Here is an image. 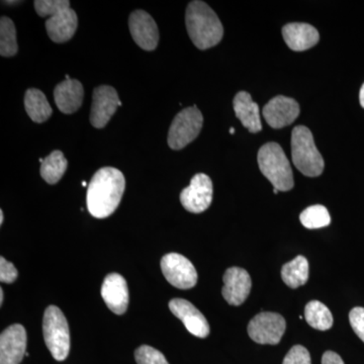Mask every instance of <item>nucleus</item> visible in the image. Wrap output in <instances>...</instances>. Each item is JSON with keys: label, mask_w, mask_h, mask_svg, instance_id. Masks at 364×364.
<instances>
[{"label": "nucleus", "mask_w": 364, "mask_h": 364, "mask_svg": "<svg viewBox=\"0 0 364 364\" xmlns=\"http://www.w3.org/2000/svg\"><path fill=\"white\" fill-rule=\"evenodd\" d=\"M223 280L222 294L227 303L232 306L242 305L247 299L252 287L249 273L240 267L228 268Z\"/></svg>", "instance_id": "obj_14"}, {"label": "nucleus", "mask_w": 364, "mask_h": 364, "mask_svg": "<svg viewBox=\"0 0 364 364\" xmlns=\"http://www.w3.org/2000/svg\"><path fill=\"white\" fill-rule=\"evenodd\" d=\"M305 318L308 324L314 329L326 331L333 326V316L329 309L318 301L306 304Z\"/></svg>", "instance_id": "obj_24"}, {"label": "nucleus", "mask_w": 364, "mask_h": 364, "mask_svg": "<svg viewBox=\"0 0 364 364\" xmlns=\"http://www.w3.org/2000/svg\"><path fill=\"white\" fill-rule=\"evenodd\" d=\"M82 186H87V183H86L85 181H82Z\"/></svg>", "instance_id": "obj_38"}, {"label": "nucleus", "mask_w": 364, "mask_h": 364, "mask_svg": "<svg viewBox=\"0 0 364 364\" xmlns=\"http://www.w3.org/2000/svg\"><path fill=\"white\" fill-rule=\"evenodd\" d=\"M322 364H344V363L338 354L333 351H327L323 355Z\"/></svg>", "instance_id": "obj_32"}, {"label": "nucleus", "mask_w": 364, "mask_h": 364, "mask_svg": "<svg viewBox=\"0 0 364 364\" xmlns=\"http://www.w3.org/2000/svg\"><path fill=\"white\" fill-rule=\"evenodd\" d=\"M4 212H2V210H0V225L4 224Z\"/></svg>", "instance_id": "obj_35"}, {"label": "nucleus", "mask_w": 364, "mask_h": 364, "mask_svg": "<svg viewBox=\"0 0 364 364\" xmlns=\"http://www.w3.org/2000/svg\"><path fill=\"white\" fill-rule=\"evenodd\" d=\"M67 167L68 162L63 153L59 150L53 151L41 165V176L47 183L56 184L63 177Z\"/></svg>", "instance_id": "obj_23"}, {"label": "nucleus", "mask_w": 364, "mask_h": 364, "mask_svg": "<svg viewBox=\"0 0 364 364\" xmlns=\"http://www.w3.org/2000/svg\"><path fill=\"white\" fill-rule=\"evenodd\" d=\"M234 133H235V129L234 128L230 129V134H232V135H234Z\"/></svg>", "instance_id": "obj_37"}, {"label": "nucleus", "mask_w": 364, "mask_h": 364, "mask_svg": "<svg viewBox=\"0 0 364 364\" xmlns=\"http://www.w3.org/2000/svg\"><path fill=\"white\" fill-rule=\"evenodd\" d=\"M169 309L176 317L181 320L191 334L198 338H205L210 334L207 318L193 304L183 299L170 301Z\"/></svg>", "instance_id": "obj_15"}, {"label": "nucleus", "mask_w": 364, "mask_h": 364, "mask_svg": "<svg viewBox=\"0 0 364 364\" xmlns=\"http://www.w3.org/2000/svg\"><path fill=\"white\" fill-rule=\"evenodd\" d=\"M26 114L37 124L45 123L51 117L53 109L47 97L37 88H30L25 95Z\"/></svg>", "instance_id": "obj_21"}, {"label": "nucleus", "mask_w": 364, "mask_h": 364, "mask_svg": "<svg viewBox=\"0 0 364 364\" xmlns=\"http://www.w3.org/2000/svg\"><path fill=\"white\" fill-rule=\"evenodd\" d=\"M4 289H0V305H2L4 304Z\"/></svg>", "instance_id": "obj_34"}, {"label": "nucleus", "mask_w": 364, "mask_h": 364, "mask_svg": "<svg viewBox=\"0 0 364 364\" xmlns=\"http://www.w3.org/2000/svg\"><path fill=\"white\" fill-rule=\"evenodd\" d=\"M85 90L80 81L66 79L54 90L55 104L63 114H71L77 112L82 105Z\"/></svg>", "instance_id": "obj_18"}, {"label": "nucleus", "mask_w": 364, "mask_h": 364, "mask_svg": "<svg viewBox=\"0 0 364 364\" xmlns=\"http://www.w3.org/2000/svg\"><path fill=\"white\" fill-rule=\"evenodd\" d=\"M233 107L236 117L250 133H258L262 130L259 107L253 102L252 97L246 91H240L234 98Z\"/></svg>", "instance_id": "obj_20"}, {"label": "nucleus", "mask_w": 364, "mask_h": 364, "mask_svg": "<svg viewBox=\"0 0 364 364\" xmlns=\"http://www.w3.org/2000/svg\"><path fill=\"white\" fill-rule=\"evenodd\" d=\"M138 364H169L161 352L148 345H142L135 352Z\"/></svg>", "instance_id": "obj_28"}, {"label": "nucleus", "mask_w": 364, "mask_h": 364, "mask_svg": "<svg viewBox=\"0 0 364 364\" xmlns=\"http://www.w3.org/2000/svg\"><path fill=\"white\" fill-rule=\"evenodd\" d=\"M102 299L105 305L117 315H123L126 313L129 305V289L126 279L117 273H111L107 275L102 284Z\"/></svg>", "instance_id": "obj_16"}, {"label": "nucleus", "mask_w": 364, "mask_h": 364, "mask_svg": "<svg viewBox=\"0 0 364 364\" xmlns=\"http://www.w3.org/2000/svg\"><path fill=\"white\" fill-rule=\"evenodd\" d=\"M132 38L145 51H154L159 43L156 21L145 11H135L129 18Z\"/></svg>", "instance_id": "obj_11"}, {"label": "nucleus", "mask_w": 364, "mask_h": 364, "mask_svg": "<svg viewBox=\"0 0 364 364\" xmlns=\"http://www.w3.org/2000/svg\"><path fill=\"white\" fill-rule=\"evenodd\" d=\"M122 102L117 90L109 85L95 88L91 105L90 123L95 128L102 129L109 124Z\"/></svg>", "instance_id": "obj_10"}, {"label": "nucleus", "mask_w": 364, "mask_h": 364, "mask_svg": "<svg viewBox=\"0 0 364 364\" xmlns=\"http://www.w3.org/2000/svg\"><path fill=\"white\" fill-rule=\"evenodd\" d=\"M45 26L48 36L53 42L57 44L68 42L77 30V14L70 7L48 18Z\"/></svg>", "instance_id": "obj_17"}, {"label": "nucleus", "mask_w": 364, "mask_h": 364, "mask_svg": "<svg viewBox=\"0 0 364 364\" xmlns=\"http://www.w3.org/2000/svg\"><path fill=\"white\" fill-rule=\"evenodd\" d=\"M126 188V179L119 169L104 167L95 172L88 184L86 205L88 212L97 219L114 214Z\"/></svg>", "instance_id": "obj_1"}, {"label": "nucleus", "mask_w": 364, "mask_h": 364, "mask_svg": "<svg viewBox=\"0 0 364 364\" xmlns=\"http://www.w3.org/2000/svg\"><path fill=\"white\" fill-rule=\"evenodd\" d=\"M161 270L167 282L176 289H191L198 282L196 267L188 258L181 254L169 253L163 256Z\"/></svg>", "instance_id": "obj_8"}, {"label": "nucleus", "mask_w": 364, "mask_h": 364, "mask_svg": "<svg viewBox=\"0 0 364 364\" xmlns=\"http://www.w3.org/2000/svg\"><path fill=\"white\" fill-rule=\"evenodd\" d=\"M16 30L14 21L7 16L0 20V55L2 57H13L18 53Z\"/></svg>", "instance_id": "obj_25"}, {"label": "nucleus", "mask_w": 364, "mask_h": 364, "mask_svg": "<svg viewBox=\"0 0 364 364\" xmlns=\"http://www.w3.org/2000/svg\"><path fill=\"white\" fill-rule=\"evenodd\" d=\"M203 124L202 112L196 107H186L176 114L168 132L167 142L172 150H181L200 135Z\"/></svg>", "instance_id": "obj_6"}, {"label": "nucleus", "mask_w": 364, "mask_h": 364, "mask_svg": "<svg viewBox=\"0 0 364 364\" xmlns=\"http://www.w3.org/2000/svg\"><path fill=\"white\" fill-rule=\"evenodd\" d=\"M26 332L23 326H9L0 336V364H20L26 355Z\"/></svg>", "instance_id": "obj_12"}, {"label": "nucleus", "mask_w": 364, "mask_h": 364, "mask_svg": "<svg viewBox=\"0 0 364 364\" xmlns=\"http://www.w3.org/2000/svg\"><path fill=\"white\" fill-rule=\"evenodd\" d=\"M186 23L189 38L200 50L215 47L224 36V28L219 16L205 2L200 0L188 4Z\"/></svg>", "instance_id": "obj_2"}, {"label": "nucleus", "mask_w": 364, "mask_h": 364, "mask_svg": "<svg viewBox=\"0 0 364 364\" xmlns=\"http://www.w3.org/2000/svg\"><path fill=\"white\" fill-rule=\"evenodd\" d=\"M263 117L273 129H282L293 124L299 114V105L294 98L279 95L263 107Z\"/></svg>", "instance_id": "obj_13"}, {"label": "nucleus", "mask_w": 364, "mask_h": 364, "mask_svg": "<svg viewBox=\"0 0 364 364\" xmlns=\"http://www.w3.org/2000/svg\"><path fill=\"white\" fill-rule=\"evenodd\" d=\"M213 200V182L207 174L198 173L193 177L188 188L182 189V207L193 214H200L210 208Z\"/></svg>", "instance_id": "obj_9"}, {"label": "nucleus", "mask_w": 364, "mask_h": 364, "mask_svg": "<svg viewBox=\"0 0 364 364\" xmlns=\"http://www.w3.org/2000/svg\"><path fill=\"white\" fill-rule=\"evenodd\" d=\"M291 157L304 176L317 177L323 173L324 159L316 147L312 132L305 126H296L291 133Z\"/></svg>", "instance_id": "obj_4"}, {"label": "nucleus", "mask_w": 364, "mask_h": 364, "mask_svg": "<svg viewBox=\"0 0 364 364\" xmlns=\"http://www.w3.org/2000/svg\"><path fill=\"white\" fill-rule=\"evenodd\" d=\"M282 364H312L310 352L301 345H296L287 354Z\"/></svg>", "instance_id": "obj_29"}, {"label": "nucleus", "mask_w": 364, "mask_h": 364, "mask_svg": "<svg viewBox=\"0 0 364 364\" xmlns=\"http://www.w3.org/2000/svg\"><path fill=\"white\" fill-rule=\"evenodd\" d=\"M282 277L284 284L291 289L304 286L309 279V262L304 256H296L291 262L282 268Z\"/></svg>", "instance_id": "obj_22"}, {"label": "nucleus", "mask_w": 364, "mask_h": 364, "mask_svg": "<svg viewBox=\"0 0 364 364\" xmlns=\"http://www.w3.org/2000/svg\"><path fill=\"white\" fill-rule=\"evenodd\" d=\"M258 165L263 176L279 191H289L294 188V174L286 153L279 144L269 142L258 152Z\"/></svg>", "instance_id": "obj_3"}, {"label": "nucleus", "mask_w": 364, "mask_h": 364, "mask_svg": "<svg viewBox=\"0 0 364 364\" xmlns=\"http://www.w3.org/2000/svg\"><path fill=\"white\" fill-rule=\"evenodd\" d=\"M303 226L306 229H320L329 226L331 223V217L324 205H315L306 208L299 215Z\"/></svg>", "instance_id": "obj_26"}, {"label": "nucleus", "mask_w": 364, "mask_h": 364, "mask_svg": "<svg viewBox=\"0 0 364 364\" xmlns=\"http://www.w3.org/2000/svg\"><path fill=\"white\" fill-rule=\"evenodd\" d=\"M349 321L353 331L364 342V308L356 306L349 313Z\"/></svg>", "instance_id": "obj_30"}, {"label": "nucleus", "mask_w": 364, "mask_h": 364, "mask_svg": "<svg viewBox=\"0 0 364 364\" xmlns=\"http://www.w3.org/2000/svg\"><path fill=\"white\" fill-rule=\"evenodd\" d=\"M18 272L13 263L9 262L4 257L0 258V280L4 284H13L18 279Z\"/></svg>", "instance_id": "obj_31"}, {"label": "nucleus", "mask_w": 364, "mask_h": 364, "mask_svg": "<svg viewBox=\"0 0 364 364\" xmlns=\"http://www.w3.org/2000/svg\"><path fill=\"white\" fill-rule=\"evenodd\" d=\"M279 189L273 188V193H274V195H277V193H279Z\"/></svg>", "instance_id": "obj_36"}, {"label": "nucleus", "mask_w": 364, "mask_h": 364, "mask_svg": "<svg viewBox=\"0 0 364 364\" xmlns=\"http://www.w3.org/2000/svg\"><path fill=\"white\" fill-rule=\"evenodd\" d=\"M282 37L287 47L296 52L311 49L320 40L318 31L313 26L304 23H287L282 28Z\"/></svg>", "instance_id": "obj_19"}, {"label": "nucleus", "mask_w": 364, "mask_h": 364, "mask_svg": "<svg viewBox=\"0 0 364 364\" xmlns=\"http://www.w3.org/2000/svg\"><path fill=\"white\" fill-rule=\"evenodd\" d=\"M359 100H360L361 107L364 109V83L363 85L361 86L360 92H359Z\"/></svg>", "instance_id": "obj_33"}, {"label": "nucleus", "mask_w": 364, "mask_h": 364, "mask_svg": "<svg viewBox=\"0 0 364 364\" xmlns=\"http://www.w3.org/2000/svg\"><path fill=\"white\" fill-rule=\"evenodd\" d=\"M45 343L57 361L65 360L70 351V331L64 314L58 306H50L43 321Z\"/></svg>", "instance_id": "obj_5"}, {"label": "nucleus", "mask_w": 364, "mask_h": 364, "mask_svg": "<svg viewBox=\"0 0 364 364\" xmlns=\"http://www.w3.org/2000/svg\"><path fill=\"white\" fill-rule=\"evenodd\" d=\"M33 6L40 16L51 18L55 14H59L60 11L70 9V1L68 0H36L33 2Z\"/></svg>", "instance_id": "obj_27"}, {"label": "nucleus", "mask_w": 364, "mask_h": 364, "mask_svg": "<svg viewBox=\"0 0 364 364\" xmlns=\"http://www.w3.org/2000/svg\"><path fill=\"white\" fill-rule=\"evenodd\" d=\"M286 329V320L279 314L262 312L250 321L247 331L256 343L277 345L284 336Z\"/></svg>", "instance_id": "obj_7"}]
</instances>
